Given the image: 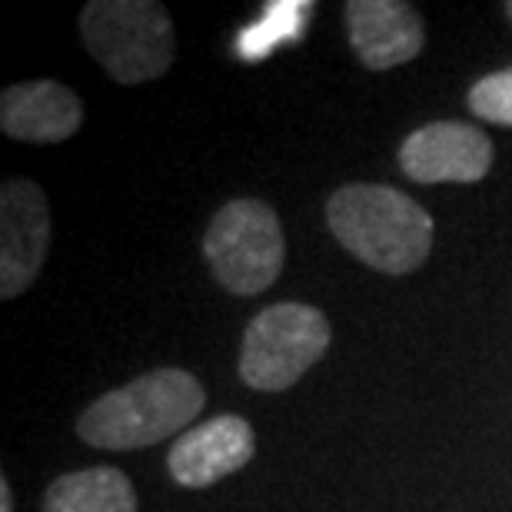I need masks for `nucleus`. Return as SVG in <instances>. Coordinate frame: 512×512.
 <instances>
[{
	"label": "nucleus",
	"mask_w": 512,
	"mask_h": 512,
	"mask_svg": "<svg viewBox=\"0 0 512 512\" xmlns=\"http://www.w3.org/2000/svg\"><path fill=\"white\" fill-rule=\"evenodd\" d=\"M326 227L376 273H416L433 253V217L386 183H346L326 200Z\"/></svg>",
	"instance_id": "1"
},
{
	"label": "nucleus",
	"mask_w": 512,
	"mask_h": 512,
	"mask_svg": "<svg viewBox=\"0 0 512 512\" xmlns=\"http://www.w3.org/2000/svg\"><path fill=\"white\" fill-rule=\"evenodd\" d=\"M207 406V389L187 370L163 366L110 389L77 416V436L94 449H143L183 436Z\"/></svg>",
	"instance_id": "2"
},
{
	"label": "nucleus",
	"mask_w": 512,
	"mask_h": 512,
	"mask_svg": "<svg viewBox=\"0 0 512 512\" xmlns=\"http://www.w3.org/2000/svg\"><path fill=\"white\" fill-rule=\"evenodd\" d=\"M87 54L117 84H150L173 67L177 34L170 10L157 0H90L80 10Z\"/></svg>",
	"instance_id": "3"
},
{
	"label": "nucleus",
	"mask_w": 512,
	"mask_h": 512,
	"mask_svg": "<svg viewBox=\"0 0 512 512\" xmlns=\"http://www.w3.org/2000/svg\"><path fill=\"white\" fill-rule=\"evenodd\" d=\"M203 256L223 290L233 296H260L280 280L286 237L270 203L240 197L213 213L203 233Z\"/></svg>",
	"instance_id": "4"
},
{
	"label": "nucleus",
	"mask_w": 512,
	"mask_h": 512,
	"mask_svg": "<svg viewBox=\"0 0 512 512\" xmlns=\"http://www.w3.org/2000/svg\"><path fill=\"white\" fill-rule=\"evenodd\" d=\"M333 330L310 303H273L250 320L240 346V380L260 393H286L323 360Z\"/></svg>",
	"instance_id": "5"
},
{
	"label": "nucleus",
	"mask_w": 512,
	"mask_h": 512,
	"mask_svg": "<svg viewBox=\"0 0 512 512\" xmlns=\"http://www.w3.org/2000/svg\"><path fill=\"white\" fill-rule=\"evenodd\" d=\"M50 250V207L40 183L10 177L0 187V300L27 293Z\"/></svg>",
	"instance_id": "6"
},
{
	"label": "nucleus",
	"mask_w": 512,
	"mask_h": 512,
	"mask_svg": "<svg viewBox=\"0 0 512 512\" xmlns=\"http://www.w3.org/2000/svg\"><path fill=\"white\" fill-rule=\"evenodd\" d=\"M496 150L476 124L433 120L399 147V170L413 183H479L493 170Z\"/></svg>",
	"instance_id": "7"
},
{
	"label": "nucleus",
	"mask_w": 512,
	"mask_h": 512,
	"mask_svg": "<svg viewBox=\"0 0 512 512\" xmlns=\"http://www.w3.org/2000/svg\"><path fill=\"white\" fill-rule=\"evenodd\" d=\"M253 456H256L253 426L243 416L223 413L187 429L180 439H173L167 469L177 486L207 489L213 483H220V479L240 473Z\"/></svg>",
	"instance_id": "8"
},
{
	"label": "nucleus",
	"mask_w": 512,
	"mask_h": 512,
	"mask_svg": "<svg viewBox=\"0 0 512 512\" xmlns=\"http://www.w3.org/2000/svg\"><path fill=\"white\" fill-rule=\"evenodd\" d=\"M353 54L370 70H393L423 54L426 27L403 0H350L343 7Z\"/></svg>",
	"instance_id": "9"
},
{
	"label": "nucleus",
	"mask_w": 512,
	"mask_h": 512,
	"mask_svg": "<svg viewBox=\"0 0 512 512\" xmlns=\"http://www.w3.org/2000/svg\"><path fill=\"white\" fill-rule=\"evenodd\" d=\"M84 127V104L57 80H27L0 97V130L20 143H64Z\"/></svg>",
	"instance_id": "10"
},
{
	"label": "nucleus",
	"mask_w": 512,
	"mask_h": 512,
	"mask_svg": "<svg viewBox=\"0 0 512 512\" xmlns=\"http://www.w3.org/2000/svg\"><path fill=\"white\" fill-rule=\"evenodd\" d=\"M44 512H137V489L114 466L77 469L47 486Z\"/></svg>",
	"instance_id": "11"
},
{
	"label": "nucleus",
	"mask_w": 512,
	"mask_h": 512,
	"mask_svg": "<svg viewBox=\"0 0 512 512\" xmlns=\"http://www.w3.org/2000/svg\"><path fill=\"white\" fill-rule=\"evenodd\" d=\"M466 100H469V110H473L479 120L512 127V67L476 80Z\"/></svg>",
	"instance_id": "12"
},
{
	"label": "nucleus",
	"mask_w": 512,
	"mask_h": 512,
	"mask_svg": "<svg viewBox=\"0 0 512 512\" xmlns=\"http://www.w3.org/2000/svg\"><path fill=\"white\" fill-rule=\"evenodd\" d=\"M0 512H14V493H10L7 476H0Z\"/></svg>",
	"instance_id": "13"
},
{
	"label": "nucleus",
	"mask_w": 512,
	"mask_h": 512,
	"mask_svg": "<svg viewBox=\"0 0 512 512\" xmlns=\"http://www.w3.org/2000/svg\"><path fill=\"white\" fill-rule=\"evenodd\" d=\"M503 14L509 17V24H512V0H506V4H503Z\"/></svg>",
	"instance_id": "14"
}]
</instances>
